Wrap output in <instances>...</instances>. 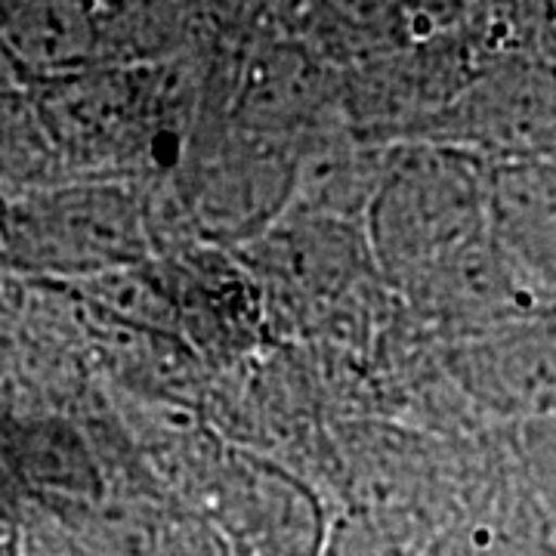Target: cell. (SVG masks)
<instances>
[{
  "instance_id": "1",
  "label": "cell",
  "mask_w": 556,
  "mask_h": 556,
  "mask_svg": "<svg viewBox=\"0 0 556 556\" xmlns=\"http://www.w3.org/2000/svg\"><path fill=\"white\" fill-rule=\"evenodd\" d=\"M365 236L380 281L399 291L439 260L489 236V182L448 149L390 146Z\"/></svg>"
},
{
  "instance_id": "2",
  "label": "cell",
  "mask_w": 556,
  "mask_h": 556,
  "mask_svg": "<svg viewBox=\"0 0 556 556\" xmlns=\"http://www.w3.org/2000/svg\"><path fill=\"white\" fill-rule=\"evenodd\" d=\"M257 288L269 328H316L331 309L358 294L378 266L365 223L288 207L281 217L232 251Z\"/></svg>"
},
{
  "instance_id": "3",
  "label": "cell",
  "mask_w": 556,
  "mask_h": 556,
  "mask_svg": "<svg viewBox=\"0 0 556 556\" xmlns=\"http://www.w3.org/2000/svg\"><path fill=\"white\" fill-rule=\"evenodd\" d=\"M20 236L40 266L84 278L155 257L146 199L115 182L40 195L20 217Z\"/></svg>"
},
{
  "instance_id": "4",
  "label": "cell",
  "mask_w": 556,
  "mask_h": 556,
  "mask_svg": "<svg viewBox=\"0 0 556 556\" xmlns=\"http://www.w3.org/2000/svg\"><path fill=\"white\" fill-rule=\"evenodd\" d=\"M219 526L236 532L251 556H318L328 517L288 467L273 460L232 457L211 482Z\"/></svg>"
},
{
  "instance_id": "5",
  "label": "cell",
  "mask_w": 556,
  "mask_h": 556,
  "mask_svg": "<svg viewBox=\"0 0 556 556\" xmlns=\"http://www.w3.org/2000/svg\"><path fill=\"white\" fill-rule=\"evenodd\" d=\"M331 100L334 90L325 62L300 43L276 40L244 65L232 121L244 137L273 142L298 155L303 142L321 134Z\"/></svg>"
},
{
  "instance_id": "6",
  "label": "cell",
  "mask_w": 556,
  "mask_h": 556,
  "mask_svg": "<svg viewBox=\"0 0 556 556\" xmlns=\"http://www.w3.org/2000/svg\"><path fill=\"white\" fill-rule=\"evenodd\" d=\"M452 378L504 412L544 417L556 412V321L517 318L467 334L448 353Z\"/></svg>"
},
{
  "instance_id": "7",
  "label": "cell",
  "mask_w": 556,
  "mask_h": 556,
  "mask_svg": "<svg viewBox=\"0 0 556 556\" xmlns=\"http://www.w3.org/2000/svg\"><path fill=\"white\" fill-rule=\"evenodd\" d=\"M489 236L538 300L556 298V170L510 167L489 179Z\"/></svg>"
},
{
  "instance_id": "8",
  "label": "cell",
  "mask_w": 556,
  "mask_h": 556,
  "mask_svg": "<svg viewBox=\"0 0 556 556\" xmlns=\"http://www.w3.org/2000/svg\"><path fill=\"white\" fill-rule=\"evenodd\" d=\"M13 56L47 78L84 75L100 47L90 0H22L3 25Z\"/></svg>"
},
{
  "instance_id": "9",
  "label": "cell",
  "mask_w": 556,
  "mask_h": 556,
  "mask_svg": "<svg viewBox=\"0 0 556 556\" xmlns=\"http://www.w3.org/2000/svg\"><path fill=\"white\" fill-rule=\"evenodd\" d=\"M316 3L338 35H346L362 47L408 40L399 0H316Z\"/></svg>"
},
{
  "instance_id": "10",
  "label": "cell",
  "mask_w": 556,
  "mask_h": 556,
  "mask_svg": "<svg viewBox=\"0 0 556 556\" xmlns=\"http://www.w3.org/2000/svg\"><path fill=\"white\" fill-rule=\"evenodd\" d=\"M402 547H396L387 532L368 517L356 510H343L338 517L328 519V532L318 556H399Z\"/></svg>"
}]
</instances>
